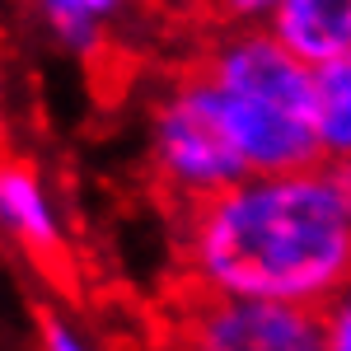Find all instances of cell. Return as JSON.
Listing matches in <instances>:
<instances>
[{"mask_svg":"<svg viewBox=\"0 0 351 351\" xmlns=\"http://www.w3.org/2000/svg\"><path fill=\"white\" fill-rule=\"evenodd\" d=\"M276 10H281V0H220V14L234 19L239 28H267Z\"/></svg>","mask_w":351,"mask_h":351,"instance_id":"8fae6325","label":"cell"},{"mask_svg":"<svg viewBox=\"0 0 351 351\" xmlns=\"http://www.w3.org/2000/svg\"><path fill=\"white\" fill-rule=\"evenodd\" d=\"M183 253L202 295L324 309L351 286V160L230 183L192 206Z\"/></svg>","mask_w":351,"mask_h":351,"instance_id":"6da1fadb","label":"cell"},{"mask_svg":"<svg viewBox=\"0 0 351 351\" xmlns=\"http://www.w3.org/2000/svg\"><path fill=\"white\" fill-rule=\"evenodd\" d=\"M0 234L10 243H19L28 258H52L61 253V211L52 202L47 178L33 164H5L0 173Z\"/></svg>","mask_w":351,"mask_h":351,"instance_id":"5b68a950","label":"cell"},{"mask_svg":"<svg viewBox=\"0 0 351 351\" xmlns=\"http://www.w3.org/2000/svg\"><path fill=\"white\" fill-rule=\"evenodd\" d=\"M202 75L216 89V104L248 173L319 164L314 66L291 52L271 28L225 33L211 47Z\"/></svg>","mask_w":351,"mask_h":351,"instance_id":"7a4b0ae2","label":"cell"},{"mask_svg":"<svg viewBox=\"0 0 351 351\" xmlns=\"http://www.w3.org/2000/svg\"><path fill=\"white\" fill-rule=\"evenodd\" d=\"M314 136H319V160H351V56H332L314 66Z\"/></svg>","mask_w":351,"mask_h":351,"instance_id":"52a82bcc","label":"cell"},{"mask_svg":"<svg viewBox=\"0 0 351 351\" xmlns=\"http://www.w3.org/2000/svg\"><path fill=\"white\" fill-rule=\"evenodd\" d=\"M183 351H324V328L319 309L202 295L183 328Z\"/></svg>","mask_w":351,"mask_h":351,"instance_id":"277c9868","label":"cell"},{"mask_svg":"<svg viewBox=\"0 0 351 351\" xmlns=\"http://www.w3.org/2000/svg\"><path fill=\"white\" fill-rule=\"evenodd\" d=\"M267 28L309 66L351 56V0H281Z\"/></svg>","mask_w":351,"mask_h":351,"instance_id":"8992f818","label":"cell"},{"mask_svg":"<svg viewBox=\"0 0 351 351\" xmlns=\"http://www.w3.org/2000/svg\"><path fill=\"white\" fill-rule=\"evenodd\" d=\"M319 328H324V351H351V286L319 309Z\"/></svg>","mask_w":351,"mask_h":351,"instance_id":"30bf717a","label":"cell"},{"mask_svg":"<svg viewBox=\"0 0 351 351\" xmlns=\"http://www.w3.org/2000/svg\"><path fill=\"white\" fill-rule=\"evenodd\" d=\"M0 173H5V164H0Z\"/></svg>","mask_w":351,"mask_h":351,"instance_id":"7c38bea8","label":"cell"},{"mask_svg":"<svg viewBox=\"0 0 351 351\" xmlns=\"http://www.w3.org/2000/svg\"><path fill=\"white\" fill-rule=\"evenodd\" d=\"M38 347L43 351H99L94 337H89L75 319H66V314H43V324H38Z\"/></svg>","mask_w":351,"mask_h":351,"instance_id":"9c48e42d","label":"cell"},{"mask_svg":"<svg viewBox=\"0 0 351 351\" xmlns=\"http://www.w3.org/2000/svg\"><path fill=\"white\" fill-rule=\"evenodd\" d=\"M122 5L127 0H33L38 19L71 52H94L104 43V28L122 14Z\"/></svg>","mask_w":351,"mask_h":351,"instance_id":"ba28073f","label":"cell"},{"mask_svg":"<svg viewBox=\"0 0 351 351\" xmlns=\"http://www.w3.org/2000/svg\"><path fill=\"white\" fill-rule=\"evenodd\" d=\"M150 164L155 178L183 202H206L230 183L248 178L234 136L225 127L211 80L197 71L178 80L150 112Z\"/></svg>","mask_w":351,"mask_h":351,"instance_id":"3957f363","label":"cell"}]
</instances>
